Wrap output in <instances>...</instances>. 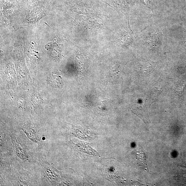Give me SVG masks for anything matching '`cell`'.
<instances>
[{"mask_svg":"<svg viewBox=\"0 0 186 186\" xmlns=\"http://www.w3.org/2000/svg\"><path fill=\"white\" fill-rule=\"evenodd\" d=\"M143 1L144 3H146V5H148V1L147 0H143Z\"/></svg>","mask_w":186,"mask_h":186,"instance_id":"cell-6","label":"cell"},{"mask_svg":"<svg viewBox=\"0 0 186 186\" xmlns=\"http://www.w3.org/2000/svg\"><path fill=\"white\" fill-rule=\"evenodd\" d=\"M12 140L16 154L21 160H27L29 159L26 151L15 136H12Z\"/></svg>","mask_w":186,"mask_h":186,"instance_id":"cell-2","label":"cell"},{"mask_svg":"<svg viewBox=\"0 0 186 186\" xmlns=\"http://www.w3.org/2000/svg\"><path fill=\"white\" fill-rule=\"evenodd\" d=\"M46 175L48 180L53 184H56L59 181V177L55 169L47 162L42 161Z\"/></svg>","mask_w":186,"mask_h":186,"instance_id":"cell-1","label":"cell"},{"mask_svg":"<svg viewBox=\"0 0 186 186\" xmlns=\"http://www.w3.org/2000/svg\"><path fill=\"white\" fill-rule=\"evenodd\" d=\"M133 107L135 113L141 117L145 123L148 124L150 122L147 110L146 108L139 104H135Z\"/></svg>","mask_w":186,"mask_h":186,"instance_id":"cell-3","label":"cell"},{"mask_svg":"<svg viewBox=\"0 0 186 186\" xmlns=\"http://www.w3.org/2000/svg\"><path fill=\"white\" fill-rule=\"evenodd\" d=\"M24 129V133L29 139L34 142L37 143H40V139L37 135L36 132L34 129L27 127Z\"/></svg>","mask_w":186,"mask_h":186,"instance_id":"cell-4","label":"cell"},{"mask_svg":"<svg viewBox=\"0 0 186 186\" xmlns=\"http://www.w3.org/2000/svg\"><path fill=\"white\" fill-rule=\"evenodd\" d=\"M155 67L154 63H142L141 65V69L142 71V73H149L154 69Z\"/></svg>","mask_w":186,"mask_h":186,"instance_id":"cell-5","label":"cell"}]
</instances>
